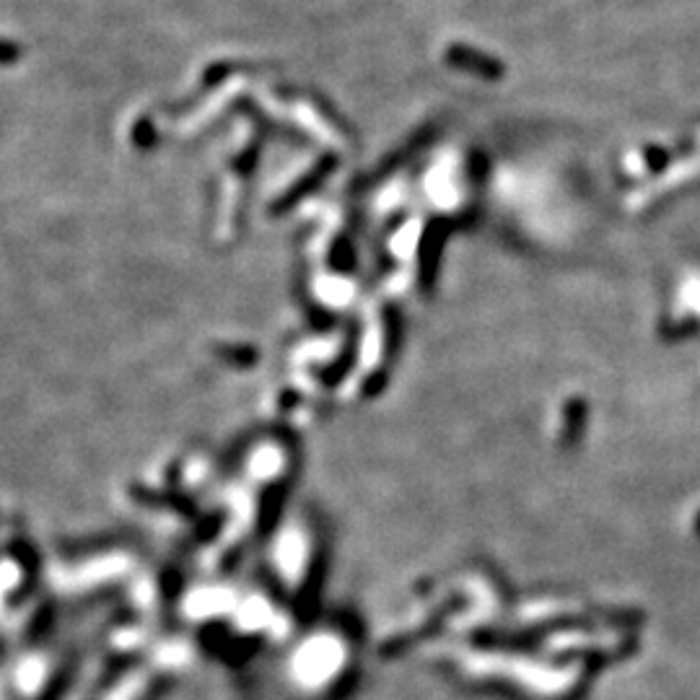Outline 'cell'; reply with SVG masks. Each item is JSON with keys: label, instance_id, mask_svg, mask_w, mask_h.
<instances>
[{"label": "cell", "instance_id": "1", "mask_svg": "<svg viewBox=\"0 0 700 700\" xmlns=\"http://www.w3.org/2000/svg\"><path fill=\"white\" fill-rule=\"evenodd\" d=\"M21 55H24L21 45H16L11 39H0V65L19 63Z\"/></svg>", "mask_w": 700, "mask_h": 700}]
</instances>
